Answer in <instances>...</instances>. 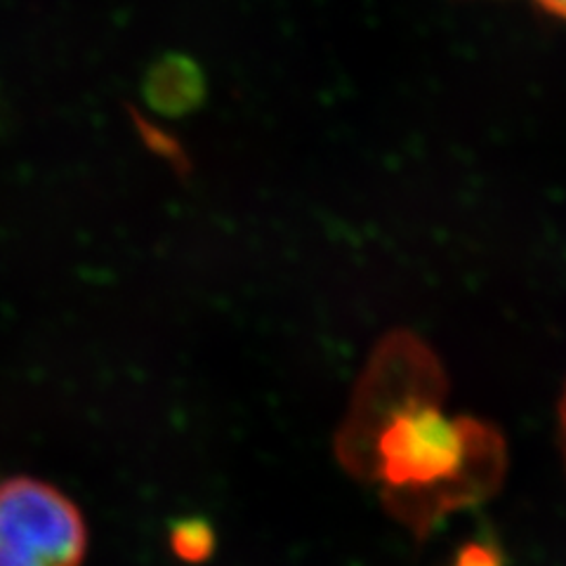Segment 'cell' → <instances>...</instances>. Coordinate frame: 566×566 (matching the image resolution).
Returning a JSON list of instances; mask_svg holds the SVG:
<instances>
[{
    "label": "cell",
    "instance_id": "6da1fadb",
    "mask_svg": "<svg viewBox=\"0 0 566 566\" xmlns=\"http://www.w3.org/2000/svg\"><path fill=\"white\" fill-rule=\"evenodd\" d=\"M87 524L78 505L48 482H0V566H81Z\"/></svg>",
    "mask_w": 566,
    "mask_h": 566
},
{
    "label": "cell",
    "instance_id": "7a4b0ae2",
    "mask_svg": "<svg viewBox=\"0 0 566 566\" xmlns=\"http://www.w3.org/2000/svg\"><path fill=\"white\" fill-rule=\"evenodd\" d=\"M538 8H543L547 14L557 17V20L566 22V0H534Z\"/></svg>",
    "mask_w": 566,
    "mask_h": 566
},
{
    "label": "cell",
    "instance_id": "3957f363",
    "mask_svg": "<svg viewBox=\"0 0 566 566\" xmlns=\"http://www.w3.org/2000/svg\"><path fill=\"white\" fill-rule=\"evenodd\" d=\"M559 434H562V444H564V458H566V389H564L562 406H559Z\"/></svg>",
    "mask_w": 566,
    "mask_h": 566
}]
</instances>
